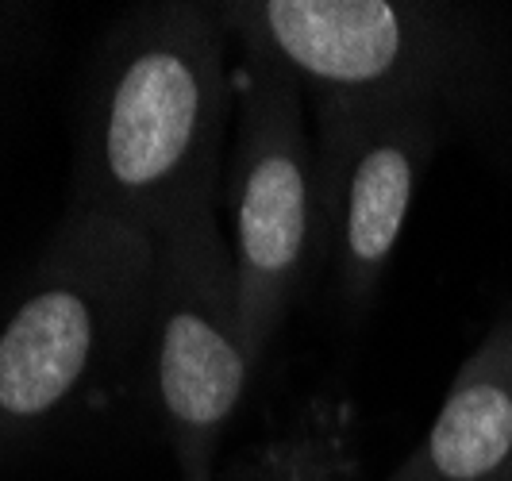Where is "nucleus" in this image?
<instances>
[{"mask_svg": "<svg viewBox=\"0 0 512 481\" xmlns=\"http://www.w3.org/2000/svg\"><path fill=\"white\" fill-rule=\"evenodd\" d=\"M231 43L220 4L197 0L143 4L104 31L77 112L70 212L154 239L185 204L220 193Z\"/></svg>", "mask_w": 512, "mask_h": 481, "instance_id": "1", "label": "nucleus"}, {"mask_svg": "<svg viewBox=\"0 0 512 481\" xmlns=\"http://www.w3.org/2000/svg\"><path fill=\"white\" fill-rule=\"evenodd\" d=\"M443 131L447 112L432 104H316L320 262L343 308L378 297Z\"/></svg>", "mask_w": 512, "mask_h": 481, "instance_id": "6", "label": "nucleus"}, {"mask_svg": "<svg viewBox=\"0 0 512 481\" xmlns=\"http://www.w3.org/2000/svg\"><path fill=\"white\" fill-rule=\"evenodd\" d=\"M216 197L205 193L185 204L154 235L147 362L181 481H216L220 447L258 366L239 316L235 262Z\"/></svg>", "mask_w": 512, "mask_h": 481, "instance_id": "4", "label": "nucleus"}, {"mask_svg": "<svg viewBox=\"0 0 512 481\" xmlns=\"http://www.w3.org/2000/svg\"><path fill=\"white\" fill-rule=\"evenodd\" d=\"M385 481H512V312L462 362L428 435Z\"/></svg>", "mask_w": 512, "mask_h": 481, "instance_id": "7", "label": "nucleus"}, {"mask_svg": "<svg viewBox=\"0 0 512 481\" xmlns=\"http://www.w3.org/2000/svg\"><path fill=\"white\" fill-rule=\"evenodd\" d=\"M305 93L274 58L239 47L228 158V228L239 316L255 362L320 262L316 143Z\"/></svg>", "mask_w": 512, "mask_h": 481, "instance_id": "5", "label": "nucleus"}, {"mask_svg": "<svg viewBox=\"0 0 512 481\" xmlns=\"http://www.w3.org/2000/svg\"><path fill=\"white\" fill-rule=\"evenodd\" d=\"M154 239L70 212L0 312V455L43 447L147 343Z\"/></svg>", "mask_w": 512, "mask_h": 481, "instance_id": "2", "label": "nucleus"}, {"mask_svg": "<svg viewBox=\"0 0 512 481\" xmlns=\"http://www.w3.org/2000/svg\"><path fill=\"white\" fill-rule=\"evenodd\" d=\"M39 24L43 8H20V4H0V108L12 97V85L31 70L39 51Z\"/></svg>", "mask_w": 512, "mask_h": 481, "instance_id": "8", "label": "nucleus"}, {"mask_svg": "<svg viewBox=\"0 0 512 481\" xmlns=\"http://www.w3.org/2000/svg\"><path fill=\"white\" fill-rule=\"evenodd\" d=\"M243 51L274 58L312 104L412 101L459 108L486 43L462 8L412 0H231Z\"/></svg>", "mask_w": 512, "mask_h": 481, "instance_id": "3", "label": "nucleus"}]
</instances>
